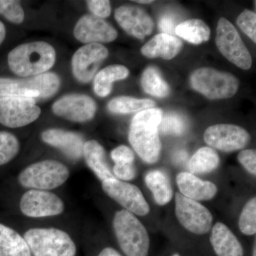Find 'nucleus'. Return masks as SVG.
Listing matches in <instances>:
<instances>
[{
    "label": "nucleus",
    "instance_id": "nucleus-3",
    "mask_svg": "<svg viewBox=\"0 0 256 256\" xmlns=\"http://www.w3.org/2000/svg\"><path fill=\"white\" fill-rule=\"evenodd\" d=\"M114 228L120 248L126 256H148L149 234L137 217L127 210L116 212Z\"/></svg>",
    "mask_w": 256,
    "mask_h": 256
},
{
    "label": "nucleus",
    "instance_id": "nucleus-14",
    "mask_svg": "<svg viewBox=\"0 0 256 256\" xmlns=\"http://www.w3.org/2000/svg\"><path fill=\"white\" fill-rule=\"evenodd\" d=\"M108 56V50L100 44H88L80 47L72 58L74 76L84 84L90 82Z\"/></svg>",
    "mask_w": 256,
    "mask_h": 256
},
{
    "label": "nucleus",
    "instance_id": "nucleus-36",
    "mask_svg": "<svg viewBox=\"0 0 256 256\" xmlns=\"http://www.w3.org/2000/svg\"><path fill=\"white\" fill-rule=\"evenodd\" d=\"M114 178L124 181H130L136 178V169L133 163H114Z\"/></svg>",
    "mask_w": 256,
    "mask_h": 256
},
{
    "label": "nucleus",
    "instance_id": "nucleus-35",
    "mask_svg": "<svg viewBox=\"0 0 256 256\" xmlns=\"http://www.w3.org/2000/svg\"><path fill=\"white\" fill-rule=\"evenodd\" d=\"M88 9L94 16L99 18H106L110 16L111 6L108 0H90L87 1Z\"/></svg>",
    "mask_w": 256,
    "mask_h": 256
},
{
    "label": "nucleus",
    "instance_id": "nucleus-1",
    "mask_svg": "<svg viewBox=\"0 0 256 256\" xmlns=\"http://www.w3.org/2000/svg\"><path fill=\"white\" fill-rule=\"evenodd\" d=\"M162 118V110L148 109L138 112L130 127L129 142L140 158L148 164H154L159 160L162 146L158 127Z\"/></svg>",
    "mask_w": 256,
    "mask_h": 256
},
{
    "label": "nucleus",
    "instance_id": "nucleus-12",
    "mask_svg": "<svg viewBox=\"0 0 256 256\" xmlns=\"http://www.w3.org/2000/svg\"><path fill=\"white\" fill-rule=\"evenodd\" d=\"M204 139L207 144L226 152L244 149L250 142L249 133L239 126L232 124H217L205 131Z\"/></svg>",
    "mask_w": 256,
    "mask_h": 256
},
{
    "label": "nucleus",
    "instance_id": "nucleus-7",
    "mask_svg": "<svg viewBox=\"0 0 256 256\" xmlns=\"http://www.w3.org/2000/svg\"><path fill=\"white\" fill-rule=\"evenodd\" d=\"M194 90L210 100L228 98L236 94L239 82L232 74L212 68L197 69L190 77Z\"/></svg>",
    "mask_w": 256,
    "mask_h": 256
},
{
    "label": "nucleus",
    "instance_id": "nucleus-30",
    "mask_svg": "<svg viewBox=\"0 0 256 256\" xmlns=\"http://www.w3.org/2000/svg\"><path fill=\"white\" fill-rule=\"evenodd\" d=\"M188 122L185 117L178 112H168L162 116L158 130L164 134L181 136L186 132Z\"/></svg>",
    "mask_w": 256,
    "mask_h": 256
},
{
    "label": "nucleus",
    "instance_id": "nucleus-18",
    "mask_svg": "<svg viewBox=\"0 0 256 256\" xmlns=\"http://www.w3.org/2000/svg\"><path fill=\"white\" fill-rule=\"evenodd\" d=\"M42 140L58 148L69 159L77 161L84 156V138L80 134L60 129H48L42 134Z\"/></svg>",
    "mask_w": 256,
    "mask_h": 256
},
{
    "label": "nucleus",
    "instance_id": "nucleus-15",
    "mask_svg": "<svg viewBox=\"0 0 256 256\" xmlns=\"http://www.w3.org/2000/svg\"><path fill=\"white\" fill-rule=\"evenodd\" d=\"M52 109L56 116L64 118L73 122H84L94 118L97 106L89 96L72 94L56 101Z\"/></svg>",
    "mask_w": 256,
    "mask_h": 256
},
{
    "label": "nucleus",
    "instance_id": "nucleus-34",
    "mask_svg": "<svg viewBox=\"0 0 256 256\" xmlns=\"http://www.w3.org/2000/svg\"><path fill=\"white\" fill-rule=\"evenodd\" d=\"M237 24L248 36L256 42V15L250 10H245L237 18Z\"/></svg>",
    "mask_w": 256,
    "mask_h": 256
},
{
    "label": "nucleus",
    "instance_id": "nucleus-17",
    "mask_svg": "<svg viewBox=\"0 0 256 256\" xmlns=\"http://www.w3.org/2000/svg\"><path fill=\"white\" fill-rule=\"evenodd\" d=\"M114 18L124 31L138 40L150 34L154 28L150 16L138 6H120L114 12Z\"/></svg>",
    "mask_w": 256,
    "mask_h": 256
},
{
    "label": "nucleus",
    "instance_id": "nucleus-6",
    "mask_svg": "<svg viewBox=\"0 0 256 256\" xmlns=\"http://www.w3.org/2000/svg\"><path fill=\"white\" fill-rule=\"evenodd\" d=\"M68 176L66 166L60 162L48 160L25 168L18 175V180L24 188L46 191L62 186Z\"/></svg>",
    "mask_w": 256,
    "mask_h": 256
},
{
    "label": "nucleus",
    "instance_id": "nucleus-41",
    "mask_svg": "<svg viewBox=\"0 0 256 256\" xmlns=\"http://www.w3.org/2000/svg\"><path fill=\"white\" fill-rule=\"evenodd\" d=\"M188 158V153L185 151H180L175 154L174 159L176 162H183Z\"/></svg>",
    "mask_w": 256,
    "mask_h": 256
},
{
    "label": "nucleus",
    "instance_id": "nucleus-8",
    "mask_svg": "<svg viewBox=\"0 0 256 256\" xmlns=\"http://www.w3.org/2000/svg\"><path fill=\"white\" fill-rule=\"evenodd\" d=\"M216 44L220 53L232 63L244 70L250 68L252 57L250 52L236 28L226 18L218 20Z\"/></svg>",
    "mask_w": 256,
    "mask_h": 256
},
{
    "label": "nucleus",
    "instance_id": "nucleus-24",
    "mask_svg": "<svg viewBox=\"0 0 256 256\" xmlns=\"http://www.w3.org/2000/svg\"><path fill=\"white\" fill-rule=\"evenodd\" d=\"M146 186L152 192L158 204L164 206L171 201L173 190L168 175L160 170H152L144 178Z\"/></svg>",
    "mask_w": 256,
    "mask_h": 256
},
{
    "label": "nucleus",
    "instance_id": "nucleus-31",
    "mask_svg": "<svg viewBox=\"0 0 256 256\" xmlns=\"http://www.w3.org/2000/svg\"><path fill=\"white\" fill-rule=\"evenodd\" d=\"M242 234L252 236L256 233V198L252 197L242 208L238 222Z\"/></svg>",
    "mask_w": 256,
    "mask_h": 256
},
{
    "label": "nucleus",
    "instance_id": "nucleus-5",
    "mask_svg": "<svg viewBox=\"0 0 256 256\" xmlns=\"http://www.w3.org/2000/svg\"><path fill=\"white\" fill-rule=\"evenodd\" d=\"M60 86L56 74L44 73L26 79L0 78V97L22 96L46 99L54 95Z\"/></svg>",
    "mask_w": 256,
    "mask_h": 256
},
{
    "label": "nucleus",
    "instance_id": "nucleus-40",
    "mask_svg": "<svg viewBox=\"0 0 256 256\" xmlns=\"http://www.w3.org/2000/svg\"><path fill=\"white\" fill-rule=\"evenodd\" d=\"M98 256H122L114 248L107 247L102 249Z\"/></svg>",
    "mask_w": 256,
    "mask_h": 256
},
{
    "label": "nucleus",
    "instance_id": "nucleus-19",
    "mask_svg": "<svg viewBox=\"0 0 256 256\" xmlns=\"http://www.w3.org/2000/svg\"><path fill=\"white\" fill-rule=\"evenodd\" d=\"M178 190L182 194L194 201L212 200L218 192L215 184L204 181L190 172H181L176 178Z\"/></svg>",
    "mask_w": 256,
    "mask_h": 256
},
{
    "label": "nucleus",
    "instance_id": "nucleus-2",
    "mask_svg": "<svg viewBox=\"0 0 256 256\" xmlns=\"http://www.w3.org/2000/svg\"><path fill=\"white\" fill-rule=\"evenodd\" d=\"M10 69L22 77L36 76L46 73L54 65L56 52L44 42L20 45L8 55Z\"/></svg>",
    "mask_w": 256,
    "mask_h": 256
},
{
    "label": "nucleus",
    "instance_id": "nucleus-42",
    "mask_svg": "<svg viewBox=\"0 0 256 256\" xmlns=\"http://www.w3.org/2000/svg\"><path fill=\"white\" fill-rule=\"evenodd\" d=\"M5 36H6V28H5L4 24L0 22V45L4 41Z\"/></svg>",
    "mask_w": 256,
    "mask_h": 256
},
{
    "label": "nucleus",
    "instance_id": "nucleus-4",
    "mask_svg": "<svg viewBox=\"0 0 256 256\" xmlns=\"http://www.w3.org/2000/svg\"><path fill=\"white\" fill-rule=\"evenodd\" d=\"M32 256H76L75 242L68 234L55 228H31L24 237Z\"/></svg>",
    "mask_w": 256,
    "mask_h": 256
},
{
    "label": "nucleus",
    "instance_id": "nucleus-43",
    "mask_svg": "<svg viewBox=\"0 0 256 256\" xmlns=\"http://www.w3.org/2000/svg\"><path fill=\"white\" fill-rule=\"evenodd\" d=\"M136 2L140 3V4H151L153 2V1L151 0H137V1H134Z\"/></svg>",
    "mask_w": 256,
    "mask_h": 256
},
{
    "label": "nucleus",
    "instance_id": "nucleus-20",
    "mask_svg": "<svg viewBox=\"0 0 256 256\" xmlns=\"http://www.w3.org/2000/svg\"><path fill=\"white\" fill-rule=\"evenodd\" d=\"M210 242L217 256L244 255L242 244L228 227L222 222H217L214 225Z\"/></svg>",
    "mask_w": 256,
    "mask_h": 256
},
{
    "label": "nucleus",
    "instance_id": "nucleus-27",
    "mask_svg": "<svg viewBox=\"0 0 256 256\" xmlns=\"http://www.w3.org/2000/svg\"><path fill=\"white\" fill-rule=\"evenodd\" d=\"M220 163L218 153L212 148L204 146L192 156L188 163V169L193 174H204L216 169Z\"/></svg>",
    "mask_w": 256,
    "mask_h": 256
},
{
    "label": "nucleus",
    "instance_id": "nucleus-39",
    "mask_svg": "<svg viewBox=\"0 0 256 256\" xmlns=\"http://www.w3.org/2000/svg\"><path fill=\"white\" fill-rule=\"evenodd\" d=\"M159 28L162 34L172 35L175 30V20L172 15L165 14L159 22Z\"/></svg>",
    "mask_w": 256,
    "mask_h": 256
},
{
    "label": "nucleus",
    "instance_id": "nucleus-10",
    "mask_svg": "<svg viewBox=\"0 0 256 256\" xmlns=\"http://www.w3.org/2000/svg\"><path fill=\"white\" fill-rule=\"evenodd\" d=\"M175 214L184 228L191 233L204 235L212 228L213 216L210 210L180 192L175 194Z\"/></svg>",
    "mask_w": 256,
    "mask_h": 256
},
{
    "label": "nucleus",
    "instance_id": "nucleus-29",
    "mask_svg": "<svg viewBox=\"0 0 256 256\" xmlns=\"http://www.w3.org/2000/svg\"><path fill=\"white\" fill-rule=\"evenodd\" d=\"M141 84L144 92L150 95L164 98L170 94L169 86L162 78L161 74L156 67H148L144 70L141 78Z\"/></svg>",
    "mask_w": 256,
    "mask_h": 256
},
{
    "label": "nucleus",
    "instance_id": "nucleus-32",
    "mask_svg": "<svg viewBox=\"0 0 256 256\" xmlns=\"http://www.w3.org/2000/svg\"><path fill=\"white\" fill-rule=\"evenodd\" d=\"M20 151V142L14 134L0 132V166L10 162Z\"/></svg>",
    "mask_w": 256,
    "mask_h": 256
},
{
    "label": "nucleus",
    "instance_id": "nucleus-44",
    "mask_svg": "<svg viewBox=\"0 0 256 256\" xmlns=\"http://www.w3.org/2000/svg\"><path fill=\"white\" fill-rule=\"evenodd\" d=\"M256 244H254V248H252V256H256Z\"/></svg>",
    "mask_w": 256,
    "mask_h": 256
},
{
    "label": "nucleus",
    "instance_id": "nucleus-11",
    "mask_svg": "<svg viewBox=\"0 0 256 256\" xmlns=\"http://www.w3.org/2000/svg\"><path fill=\"white\" fill-rule=\"evenodd\" d=\"M102 188L108 196L130 213L146 216L150 210L142 192L136 185L114 178L102 182Z\"/></svg>",
    "mask_w": 256,
    "mask_h": 256
},
{
    "label": "nucleus",
    "instance_id": "nucleus-22",
    "mask_svg": "<svg viewBox=\"0 0 256 256\" xmlns=\"http://www.w3.org/2000/svg\"><path fill=\"white\" fill-rule=\"evenodd\" d=\"M84 156L88 168L101 181L116 178L106 160L105 150L100 143L96 140L85 142Z\"/></svg>",
    "mask_w": 256,
    "mask_h": 256
},
{
    "label": "nucleus",
    "instance_id": "nucleus-26",
    "mask_svg": "<svg viewBox=\"0 0 256 256\" xmlns=\"http://www.w3.org/2000/svg\"><path fill=\"white\" fill-rule=\"evenodd\" d=\"M178 36L193 44H200L210 40V30L201 20L193 18L183 22L175 28Z\"/></svg>",
    "mask_w": 256,
    "mask_h": 256
},
{
    "label": "nucleus",
    "instance_id": "nucleus-21",
    "mask_svg": "<svg viewBox=\"0 0 256 256\" xmlns=\"http://www.w3.org/2000/svg\"><path fill=\"white\" fill-rule=\"evenodd\" d=\"M182 48V42L178 37L166 34H159L151 38L141 48L148 58L161 57L166 60L174 58Z\"/></svg>",
    "mask_w": 256,
    "mask_h": 256
},
{
    "label": "nucleus",
    "instance_id": "nucleus-33",
    "mask_svg": "<svg viewBox=\"0 0 256 256\" xmlns=\"http://www.w3.org/2000/svg\"><path fill=\"white\" fill-rule=\"evenodd\" d=\"M0 14L16 24L22 22L24 18V12L20 2L14 0H0Z\"/></svg>",
    "mask_w": 256,
    "mask_h": 256
},
{
    "label": "nucleus",
    "instance_id": "nucleus-38",
    "mask_svg": "<svg viewBox=\"0 0 256 256\" xmlns=\"http://www.w3.org/2000/svg\"><path fill=\"white\" fill-rule=\"evenodd\" d=\"M111 158L114 163H133L134 154L132 150L127 146H120L111 152Z\"/></svg>",
    "mask_w": 256,
    "mask_h": 256
},
{
    "label": "nucleus",
    "instance_id": "nucleus-13",
    "mask_svg": "<svg viewBox=\"0 0 256 256\" xmlns=\"http://www.w3.org/2000/svg\"><path fill=\"white\" fill-rule=\"evenodd\" d=\"M23 214L32 218L60 215L64 210L63 201L52 192L31 190L24 194L20 200Z\"/></svg>",
    "mask_w": 256,
    "mask_h": 256
},
{
    "label": "nucleus",
    "instance_id": "nucleus-37",
    "mask_svg": "<svg viewBox=\"0 0 256 256\" xmlns=\"http://www.w3.org/2000/svg\"><path fill=\"white\" fill-rule=\"evenodd\" d=\"M238 160L240 164L252 175L256 174V152L255 150H245L239 153Z\"/></svg>",
    "mask_w": 256,
    "mask_h": 256
},
{
    "label": "nucleus",
    "instance_id": "nucleus-9",
    "mask_svg": "<svg viewBox=\"0 0 256 256\" xmlns=\"http://www.w3.org/2000/svg\"><path fill=\"white\" fill-rule=\"evenodd\" d=\"M41 112L35 99L22 96L0 97V124L5 127L28 126L38 119Z\"/></svg>",
    "mask_w": 256,
    "mask_h": 256
},
{
    "label": "nucleus",
    "instance_id": "nucleus-45",
    "mask_svg": "<svg viewBox=\"0 0 256 256\" xmlns=\"http://www.w3.org/2000/svg\"><path fill=\"white\" fill-rule=\"evenodd\" d=\"M172 256H180V254H175Z\"/></svg>",
    "mask_w": 256,
    "mask_h": 256
},
{
    "label": "nucleus",
    "instance_id": "nucleus-16",
    "mask_svg": "<svg viewBox=\"0 0 256 256\" xmlns=\"http://www.w3.org/2000/svg\"><path fill=\"white\" fill-rule=\"evenodd\" d=\"M74 34L79 42L88 44L114 42L117 38L118 32L102 18L94 14H86L76 24Z\"/></svg>",
    "mask_w": 256,
    "mask_h": 256
},
{
    "label": "nucleus",
    "instance_id": "nucleus-23",
    "mask_svg": "<svg viewBox=\"0 0 256 256\" xmlns=\"http://www.w3.org/2000/svg\"><path fill=\"white\" fill-rule=\"evenodd\" d=\"M0 256H32L28 242L12 228L0 224Z\"/></svg>",
    "mask_w": 256,
    "mask_h": 256
},
{
    "label": "nucleus",
    "instance_id": "nucleus-28",
    "mask_svg": "<svg viewBox=\"0 0 256 256\" xmlns=\"http://www.w3.org/2000/svg\"><path fill=\"white\" fill-rule=\"evenodd\" d=\"M156 102L150 99H138L128 96L116 98L109 102L108 108L111 112L128 114L152 108Z\"/></svg>",
    "mask_w": 256,
    "mask_h": 256
},
{
    "label": "nucleus",
    "instance_id": "nucleus-25",
    "mask_svg": "<svg viewBox=\"0 0 256 256\" xmlns=\"http://www.w3.org/2000/svg\"><path fill=\"white\" fill-rule=\"evenodd\" d=\"M128 75L129 70L124 66H108L96 76L94 92L100 97H106L110 94L114 82L126 78Z\"/></svg>",
    "mask_w": 256,
    "mask_h": 256
}]
</instances>
